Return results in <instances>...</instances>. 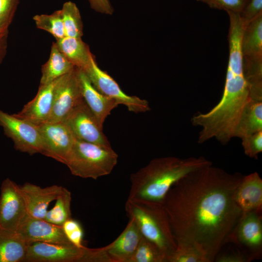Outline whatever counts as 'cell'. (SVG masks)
<instances>
[{"label":"cell","mask_w":262,"mask_h":262,"mask_svg":"<svg viewBox=\"0 0 262 262\" xmlns=\"http://www.w3.org/2000/svg\"><path fill=\"white\" fill-rule=\"evenodd\" d=\"M235 201L243 213L262 212V180L257 172L243 176L235 191Z\"/></svg>","instance_id":"obj_19"},{"label":"cell","mask_w":262,"mask_h":262,"mask_svg":"<svg viewBox=\"0 0 262 262\" xmlns=\"http://www.w3.org/2000/svg\"><path fill=\"white\" fill-rule=\"evenodd\" d=\"M129 262H166V257L154 244L142 236Z\"/></svg>","instance_id":"obj_28"},{"label":"cell","mask_w":262,"mask_h":262,"mask_svg":"<svg viewBox=\"0 0 262 262\" xmlns=\"http://www.w3.org/2000/svg\"><path fill=\"white\" fill-rule=\"evenodd\" d=\"M19 186L27 214L39 219L45 218L50 203L56 200L63 189L57 185L42 188L30 182Z\"/></svg>","instance_id":"obj_17"},{"label":"cell","mask_w":262,"mask_h":262,"mask_svg":"<svg viewBox=\"0 0 262 262\" xmlns=\"http://www.w3.org/2000/svg\"><path fill=\"white\" fill-rule=\"evenodd\" d=\"M19 0H0V33L8 31Z\"/></svg>","instance_id":"obj_31"},{"label":"cell","mask_w":262,"mask_h":262,"mask_svg":"<svg viewBox=\"0 0 262 262\" xmlns=\"http://www.w3.org/2000/svg\"><path fill=\"white\" fill-rule=\"evenodd\" d=\"M71 199L70 192L63 187L55 200L53 207L48 210L44 219L50 223L62 226L66 220L72 218Z\"/></svg>","instance_id":"obj_25"},{"label":"cell","mask_w":262,"mask_h":262,"mask_svg":"<svg viewBox=\"0 0 262 262\" xmlns=\"http://www.w3.org/2000/svg\"><path fill=\"white\" fill-rule=\"evenodd\" d=\"M75 67L59 50L55 42H53L49 58L42 66L40 85L56 80L70 72Z\"/></svg>","instance_id":"obj_22"},{"label":"cell","mask_w":262,"mask_h":262,"mask_svg":"<svg viewBox=\"0 0 262 262\" xmlns=\"http://www.w3.org/2000/svg\"><path fill=\"white\" fill-rule=\"evenodd\" d=\"M129 218L135 221L142 235L154 244L167 258L177 247L169 219L162 203L127 199Z\"/></svg>","instance_id":"obj_4"},{"label":"cell","mask_w":262,"mask_h":262,"mask_svg":"<svg viewBox=\"0 0 262 262\" xmlns=\"http://www.w3.org/2000/svg\"><path fill=\"white\" fill-rule=\"evenodd\" d=\"M117 160L112 147L76 139L65 164L75 176L97 180L110 174Z\"/></svg>","instance_id":"obj_5"},{"label":"cell","mask_w":262,"mask_h":262,"mask_svg":"<svg viewBox=\"0 0 262 262\" xmlns=\"http://www.w3.org/2000/svg\"><path fill=\"white\" fill-rule=\"evenodd\" d=\"M212 164L203 157L183 159L168 156L153 159L131 175L127 199L162 204L175 183L188 173Z\"/></svg>","instance_id":"obj_3"},{"label":"cell","mask_w":262,"mask_h":262,"mask_svg":"<svg viewBox=\"0 0 262 262\" xmlns=\"http://www.w3.org/2000/svg\"><path fill=\"white\" fill-rule=\"evenodd\" d=\"M133 218L120 234L111 244L98 248L85 247L80 262H129L141 237Z\"/></svg>","instance_id":"obj_6"},{"label":"cell","mask_w":262,"mask_h":262,"mask_svg":"<svg viewBox=\"0 0 262 262\" xmlns=\"http://www.w3.org/2000/svg\"><path fill=\"white\" fill-rule=\"evenodd\" d=\"M42 139L41 153L65 164L76 138L63 121L38 125Z\"/></svg>","instance_id":"obj_11"},{"label":"cell","mask_w":262,"mask_h":262,"mask_svg":"<svg viewBox=\"0 0 262 262\" xmlns=\"http://www.w3.org/2000/svg\"><path fill=\"white\" fill-rule=\"evenodd\" d=\"M92 9L97 12L112 15L113 13V8L111 6L109 0H89Z\"/></svg>","instance_id":"obj_36"},{"label":"cell","mask_w":262,"mask_h":262,"mask_svg":"<svg viewBox=\"0 0 262 262\" xmlns=\"http://www.w3.org/2000/svg\"><path fill=\"white\" fill-rule=\"evenodd\" d=\"M64 232L69 242L75 246L82 248L83 231L80 223L72 218L66 220L62 226Z\"/></svg>","instance_id":"obj_30"},{"label":"cell","mask_w":262,"mask_h":262,"mask_svg":"<svg viewBox=\"0 0 262 262\" xmlns=\"http://www.w3.org/2000/svg\"><path fill=\"white\" fill-rule=\"evenodd\" d=\"M55 43L66 58L75 67L82 70L87 66L93 56L88 46L81 38L65 36Z\"/></svg>","instance_id":"obj_23"},{"label":"cell","mask_w":262,"mask_h":262,"mask_svg":"<svg viewBox=\"0 0 262 262\" xmlns=\"http://www.w3.org/2000/svg\"><path fill=\"white\" fill-rule=\"evenodd\" d=\"M0 126L17 150L30 155L41 153L42 139L38 126L0 110Z\"/></svg>","instance_id":"obj_9"},{"label":"cell","mask_w":262,"mask_h":262,"mask_svg":"<svg viewBox=\"0 0 262 262\" xmlns=\"http://www.w3.org/2000/svg\"><path fill=\"white\" fill-rule=\"evenodd\" d=\"M62 77L50 83L40 85L35 97L14 115L37 126L46 122L51 114L56 91Z\"/></svg>","instance_id":"obj_15"},{"label":"cell","mask_w":262,"mask_h":262,"mask_svg":"<svg viewBox=\"0 0 262 262\" xmlns=\"http://www.w3.org/2000/svg\"><path fill=\"white\" fill-rule=\"evenodd\" d=\"M213 9L240 13L248 0H197Z\"/></svg>","instance_id":"obj_33"},{"label":"cell","mask_w":262,"mask_h":262,"mask_svg":"<svg viewBox=\"0 0 262 262\" xmlns=\"http://www.w3.org/2000/svg\"><path fill=\"white\" fill-rule=\"evenodd\" d=\"M244 153L251 158L257 159L262 151V131L246 136L242 139Z\"/></svg>","instance_id":"obj_32"},{"label":"cell","mask_w":262,"mask_h":262,"mask_svg":"<svg viewBox=\"0 0 262 262\" xmlns=\"http://www.w3.org/2000/svg\"><path fill=\"white\" fill-rule=\"evenodd\" d=\"M33 20L37 28L49 33L56 40L66 36L61 10L50 15H36Z\"/></svg>","instance_id":"obj_27"},{"label":"cell","mask_w":262,"mask_h":262,"mask_svg":"<svg viewBox=\"0 0 262 262\" xmlns=\"http://www.w3.org/2000/svg\"><path fill=\"white\" fill-rule=\"evenodd\" d=\"M27 246L16 232L0 229V262H24Z\"/></svg>","instance_id":"obj_24"},{"label":"cell","mask_w":262,"mask_h":262,"mask_svg":"<svg viewBox=\"0 0 262 262\" xmlns=\"http://www.w3.org/2000/svg\"><path fill=\"white\" fill-rule=\"evenodd\" d=\"M262 131V101L251 98L246 103L233 131V137L242 139Z\"/></svg>","instance_id":"obj_21"},{"label":"cell","mask_w":262,"mask_h":262,"mask_svg":"<svg viewBox=\"0 0 262 262\" xmlns=\"http://www.w3.org/2000/svg\"><path fill=\"white\" fill-rule=\"evenodd\" d=\"M78 76L82 98L100 127L103 128L107 116L119 104L114 99L98 91L92 85L85 72L79 68Z\"/></svg>","instance_id":"obj_18"},{"label":"cell","mask_w":262,"mask_h":262,"mask_svg":"<svg viewBox=\"0 0 262 262\" xmlns=\"http://www.w3.org/2000/svg\"><path fill=\"white\" fill-rule=\"evenodd\" d=\"M214 262H248L247 257L238 248L235 250L229 251L222 254L218 253Z\"/></svg>","instance_id":"obj_35"},{"label":"cell","mask_w":262,"mask_h":262,"mask_svg":"<svg viewBox=\"0 0 262 262\" xmlns=\"http://www.w3.org/2000/svg\"><path fill=\"white\" fill-rule=\"evenodd\" d=\"M166 262H209L206 256L194 246L177 243L174 252L166 259Z\"/></svg>","instance_id":"obj_29"},{"label":"cell","mask_w":262,"mask_h":262,"mask_svg":"<svg viewBox=\"0 0 262 262\" xmlns=\"http://www.w3.org/2000/svg\"><path fill=\"white\" fill-rule=\"evenodd\" d=\"M232 243L249 262L260 258L262 250V216L255 212L243 213L229 236Z\"/></svg>","instance_id":"obj_7"},{"label":"cell","mask_w":262,"mask_h":262,"mask_svg":"<svg viewBox=\"0 0 262 262\" xmlns=\"http://www.w3.org/2000/svg\"><path fill=\"white\" fill-rule=\"evenodd\" d=\"M94 87L100 93L125 105L130 112L138 113L150 110L148 102L134 96L126 94L117 83L97 64L93 56L85 68L82 70Z\"/></svg>","instance_id":"obj_8"},{"label":"cell","mask_w":262,"mask_h":262,"mask_svg":"<svg viewBox=\"0 0 262 262\" xmlns=\"http://www.w3.org/2000/svg\"><path fill=\"white\" fill-rule=\"evenodd\" d=\"M229 57L223 95L219 102L206 113H198L191 118L199 126L198 143L213 138L226 145L233 137V131L241 112L250 98L248 84L243 68L242 36L237 33L228 35Z\"/></svg>","instance_id":"obj_2"},{"label":"cell","mask_w":262,"mask_h":262,"mask_svg":"<svg viewBox=\"0 0 262 262\" xmlns=\"http://www.w3.org/2000/svg\"><path fill=\"white\" fill-rule=\"evenodd\" d=\"M241 50L243 62H262V15L244 28Z\"/></svg>","instance_id":"obj_20"},{"label":"cell","mask_w":262,"mask_h":262,"mask_svg":"<svg viewBox=\"0 0 262 262\" xmlns=\"http://www.w3.org/2000/svg\"><path fill=\"white\" fill-rule=\"evenodd\" d=\"M243 177L212 164L172 185L162 204L177 244L191 245L214 262L242 214L235 194Z\"/></svg>","instance_id":"obj_1"},{"label":"cell","mask_w":262,"mask_h":262,"mask_svg":"<svg viewBox=\"0 0 262 262\" xmlns=\"http://www.w3.org/2000/svg\"><path fill=\"white\" fill-rule=\"evenodd\" d=\"M27 215L20 186L9 178L2 182L0 195V229L16 231Z\"/></svg>","instance_id":"obj_12"},{"label":"cell","mask_w":262,"mask_h":262,"mask_svg":"<svg viewBox=\"0 0 262 262\" xmlns=\"http://www.w3.org/2000/svg\"><path fill=\"white\" fill-rule=\"evenodd\" d=\"M261 15H262V0H248L239 13L244 28Z\"/></svg>","instance_id":"obj_34"},{"label":"cell","mask_w":262,"mask_h":262,"mask_svg":"<svg viewBox=\"0 0 262 262\" xmlns=\"http://www.w3.org/2000/svg\"><path fill=\"white\" fill-rule=\"evenodd\" d=\"M8 31L0 33V64L4 58L7 47Z\"/></svg>","instance_id":"obj_37"},{"label":"cell","mask_w":262,"mask_h":262,"mask_svg":"<svg viewBox=\"0 0 262 262\" xmlns=\"http://www.w3.org/2000/svg\"><path fill=\"white\" fill-rule=\"evenodd\" d=\"M66 36L81 38L82 22L79 10L73 2H66L61 9Z\"/></svg>","instance_id":"obj_26"},{"label":"cell","mask_w":262,"mask_h":262,"mask_svg":"<svg viewBox=\"0 0 262 262\" xmlns=\"http://www.w3.org/2000/svg\"><path fill=\"white\" fill-rule=\"evenodd\" d=\"M16 232L28 244L37 242L71 244L65 235L61 226L28 214Z\"/></svg>","instance_id":"obj_16"},{"label":"cell","mask_w":262,"mask_h":262,"mask_svg":"<svg viewBox=\"0 0 262 262\" xmlns=\"http://www.w3.org/2000/svg\"><path fill=\"white\" fill-rule=\"evenodd\" d=\"M85 248L72 244L30 243L24 262H80Z\"/></svg>","instance_id":"obj_14"},{"label":"cell","mask_w":262,"mask_h":262,"mask_svg":"<svg viewBox=\"0 0 262 262\" xmlns=\"http://www.w3.org/2000/svg\"><path fill=\"white\" fill-rule=\"evenodd\" d=\"M63 121L79 140L112 147L96 118L82 99Z\"/></svg>","instance_id":"obj_10"},{"label":"cell","mask_w":262,"mask_h":262,"mask_svg":"<svg viewBox=\"0 0 262 262\" xmlns=\"http://www.w3.org/2000/svg\"><path fill=\"white\" fill-rule=\"evenodd\" d=\"M82 99L78 68L75 67L62 77L56 91L51 114L45 123L63 121Z\"/></svg>","instance_id":"obj_13"}]
</instances>
